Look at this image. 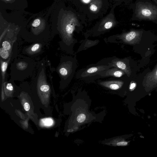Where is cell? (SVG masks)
Masks as SVG:
<instances>
[{
	"label": "cell",
	"instance_id": "cell-16",
	"mask_svg": "<svg viewBox=\"0 0 157 157\" xmlns=\"http://www.w3.org/2000/svg\"><path fill=\"white\" fill-rule=\"evenodd\" d=\"M40 47V45L39 44L36 43L33 45L31 49V52H37Z\"/></svg>",
	"mask_w": 157,
	"mask_h": 157
},
{
	"label": "cell",
	"instance_id": "cell-3",
	"mask_svg": "<svg viewBox=\"0 0 157 157\" xmlns=\"http://www.w3.org/2000/svg\"><path fill=\"white\" fill-rule=\"evenodd\" d=\"M112 67L108 64L98 63L81 69L76 74L77 79L91 81L100 78V74L102 72Z\"/></svg>",
	"mask_w": 157,
	"mask_h": 157
},
{
	"label": "cell",
	"instance_id": "cell-23",
	"mask_svg": "<svg viewBox=\"0 0 157 157\" xmlns=\"http://www.w3.org/2000/svg\"><path fill=\"white\" fill-rule=\"evenodd\" d=\"M93 0H81L82 2L85 3H91Z\"/></svg>",
	"mask_w": 157,
	"mask_h": 157
},
{
	"label": "cell",
	"instance_id": "cell-15",
	"mask_svg": "<svg viewBox=\"0 0 157 157\" xmlns=\"http://www.w3.org/2000/svg\"><path fill=\"white\" fill-rule=\"evenodd\" d=\"M86 116L83 114L79 115L77 119V121L79 123H82L86 119Z\"/></svg>",
	"mask_w": 157,
	"mask_h": 157
},
{
	"label": "cell",
	"instance_id": "cell-4",
	"mask_svg": "<svg viewBox=\"0 0 157 157\" xmlns=\"http://www.w3.org/2000/svg\"><path fill=\"white\" fill-rule=\"evenodd\" d=\"M142 34L140 31H132L116 35L111 41L112 43H115L119 40L120 43L134 45L140 41Z\"/></svg>",
	"mask_w": 157,
	"mask_h": 157
},
{
	"label": "cell",
	"instance_id": "cell-6",
	"mask_svg": "<svg viewBox=\"0 0 157 157\" xmlns=\"http://www.w3.org/2000/svg\"><path fill=\"white\" fill-rule=\"evenodd\" d=\"M143 84L147 91L152 90L157 87V64L153 71L145 75Z\"/></svg>",
	"mask_w": 157,
	"mask_h": 157
},
{
	"label": "cell",
	"instance_id": "cell-10",
	"mask_svg": "<svg viewBox=\"0 0 157 157\" xmlns=\"http://www.w3.org/2000/svg\"><path fill=\"white\" fill-rule=\"evenodd\" d=\"M103 3L102 0H93L89 5L90 12L94 14L98 13L102 7Z\"/></svg>",
	"mask_w": 157,
	"mask_h": 157
},
{
	"label": "cell",
	"instance_id": "cell-8",
	"mask_svg": "<svg viewBox=\"0 0 157 157\" xmlns=\"http://www.w3.org/2000/svg\"><path fill=\"white\" fill-rule=\"evenodd\" d=\"M126 74L124 72L120 69L112 67L103 71L99 75L100 78L108 77L120 78Z\"/></svg>",
	"mask_w": 157,
	"mask_h": 157
},
{
	"label": "cell",
	"instance_id": "cell-9",
	"mask_svg": "<svg viewBox=\"0 0 157 157\" xmlns=\"http://www.w3.org/2000/svg\"><path fill=\"white\" fill-rule=\"evenodd\" d=\"M98 82L100 85L108 87L112 90H117L123 85L124 82L121 80H98Z\"/></svg>",
	"mask_w": 157,
	"mask_h": 157
},
{
	"label": "cell",
	"instance_id": "cell-17",
	"mask_svg": "<svg viewBox=\"0 0 157 157\" xmlns=\"http://www.w3.org/2000/svg\"><path fill=\"white\" fill-rule=\"evenodd\" d=\"M43 123L45 126H50L53 124V121L51 119H47L43 120Z\"/></svg>",
	"mask_w": 157,
	"mask_h": 157
},
{
	"label": "cell",
	"instance_id": "cell-2",
	"mask_svg": "<svg viewBox=\"0 0 157 157\" xmlns=\"http://www.w3.org/2000/svg\"><path fill=\"white\" fill-rule=\"evenodd\" d=\"M77 67L76 56H67L62 58L59 68V73L61 81L69 83L73 80Z\"/></svg>",
	"mask_w": 157,
	"mask_h": 157
},
{
	"label": "cell",
	"instance_id": "cell-19",
	"mask_svg": "<svg viewBox=\"0 0 157 157\" xmlns=\"http://www.w3.org/2000/svg\"><path fill=\"white\" fill-rule=\"evenodd\" d=\"M40 24V21L39 19L35 20L32 24V26L34 27H38Z\"/></svg>",
	"mask_w": 157,
	"mask_h": 157
},
{
	"label": "cell",
	"instance_id": "cell-11",
	"mask_svg": "<svg viewBox=\"0 0 157 157\" xmlns=\"http://www.w3.org/2000/svg\"><path fill=\"white\" fill-rule=\"evenodd\" d=\"M82 42V43L77 50V52L87 50L97 45L99 42L98 40H92L88 39L83 40Z\"/></svg>",
	"mask_w": 157,
	"mask_h": 157
},
{
	"label": "cell",
	"instance_id": "cell-12",
	"mask_svg": "<svg viewBox=\"0 0 157 157\" xmlns=\"http://www.w3.org/2000/svg\"><path fill=\"white\" fill-rule=\"evenodd\" d=\"M141 14L144 17H150L153 15L152 11L149 8H145L142 9L140 11Z\"/></svg>",
	"mask_w": 157,
	"mask_h": 157
},
{
	"label": "cell",
	"instance_id": "cell-26",
	"mask_svg": "<svg viewBox=\"0 0 157 157\" xmlns=\"http://www.w3.org/2000/svg\"><path fill=\"white\" fill-rule=\"evenodd\" d=\"M117 1H119V0H117Z\"/></svg>",
	"mask_w": 157,
	"mask_h": 157
},
{
	"label": "cell",
	"instance_id": "cell-20",
	"mask_svg": "<svg viewBox=\"0 0 157 157\" xmlns=\"http://www.w3.org/2000/svg\"><path fill=\"white\" fill-rule=\"evenodd\" d=\"M24 107L26 111H28L30 109V105L28 103H26L24 104Z\"/></svg>",
	"mask_w": 157,
	"mask_h": 157
},
{
	"label": "cell",
	"instance_id": "cell-1",
	"mask_svg": "<svg viewBox=\"0 0 157 157\" xmlns=\"http://www.w3.org/2000/svg\"><path fill=\"white\" fill-rule=\"evenodd\" d=\"M63 27V34L61 42V47L68 54L74 53L73 48L78 42L73 37L74 32L80 24L77 17L73 13L68 14L65 19Z\"/></svg>",
	"mask_w": 157,
	"mask_h": 157
},
{
	"label": "cell",
	"instance_id": "cell-21",
	"mask_svg": "<svg viewBox=\"0 0 157 157\" xmlns=\"http://www.w3.org/2000/svg\"><path fill=\"white\" fill-rule=\"evenodd\" d=\"M6 88L8 90L10 91H12L13 89V86L11 83L8 84Z\"/></svg>",
	"mask_w": 157,
	"mask_h": 157
},
{
	"label": "cell",
	"instance_id": "cell-24",
	"mask_svg": "<svg viewBox=\"0 0 157 157\" xmlns=\"http://www.w3.org/2000/svg\"><path fill=\"white\" fill-rule=\"evenodd\" d=\"M136 84L135 83H132L130 86V89H133L134 88L136 87Z\"/></svg>",
	"mask_w": 157,
	"mask_h": 157
},
{
	"label": "cell",
	"instance_id": "cell-22",
	"mask_svg": "<svg viewBox=\"0 0 157 157\" xmlns=\"http://www.w3.org/2000/svg\"><path fill=\"white\" fill-rule=\"evenodd\" d=\"M128 143L126 142H118L117 144V145L119 146H125L127 145Z\"/></svg>",
	"mask_w": 157,
	"mask_h": 157
},
{
	"label": "cell",
	"instance_id": "cell-14",
	"mask_svg": "<svg viewBox=\"0 0 157 157\" xmlns=\"http://www.w3.org/2000/svg\"><path fill=\"white\" fill-rule=\"evenodd\" d=\"M2 47L9 52L11 50V45L10 43L7 40L3 41L2 43Z\"/></svg>",
	"mask_w": 157,
	"mask_h": 157
},
{
	"label": "cell",
	"instance_id": "cell-25",
	"mask_svg": "<svg viewBox=\"0 0 157 157\" xmlns=\"http://www.w3.org/2000/svg\"><path fill=\"white\" fill-rule=\"evenodd\" d=\"M6 1H10V0H6Z\"/></svg>",
	"mask_w": 157,
	"mask_h": 157
},
{
	"label": "cell",
	"instance_id": "cell-5",
	"mask_svg": "<svg viewBox=\"0 0 157 157\" xmlns=\"http://www.w3.org/2000/svg\"><path fill=\"white\" fill-rule=\"evenodd\" d=\"M100 63L108 64L112 67L117 68L125 72L128 77L131 75V71L128 60L126 59H120L114 57L102 60Z\"/></svg>",
	"mask_w": 157,
	"mask_h": 157
},
{
	"label": "cell",
	"instance_id": "cell-13",
	"mask_svg": "<svg viewBox=\"0 0 157 157\" xmlns=\"http://www.w3.org/2000/svg\"><path fill=\"white\" fill-rule=\"evenodd\" d=\"M0 55L3 60H6L9 57V51L2 47H1L0 49Z\"/></svg>",
	"mask_w": 157,
	"mask_h": 157
},
{
	"label": "cell",
	"instance_id": "cell-18",
	"mask_svg": "<svg viewBox=\"0 0 157 157\" xmlns=\"http://www.w3.org/2000/svg\"><path fill=\"white\" fill-rule=\"evenodd\" d=\"M40 90L42 91L46 92L48 91L50 89V87L48 85H43L40 87Z\"/></svg>",
	"mask_w": 157,
	"mask_h": 157
},
{
	"label": "cell",
	"instance_id": "cell-7",
	"mask_svg": "<svg viewBox=\"0 0 157 157\" xmlns=\"http://www.w3.org/2000/svg\"><path fill=\"white\" fill-rule=\"evenodd\" d=\"M116 24L114 15L110 14L105 18L99 26L97 31L100 33L110 29L114 27Z\"/></svg>",
	"mask_w": 157,
	"mask_h": 157
}]
</instances>
